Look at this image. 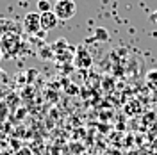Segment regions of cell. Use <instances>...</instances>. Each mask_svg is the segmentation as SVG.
I'll use <instances>...</instances> for the list:
<instances>
[{
	"mask_svg": "<svg viewBox=\"0 0 157 155\" xmlns=\"http://www.w3.org/2000/svg\"><path fill=\"white\" fill-rule=\"evenodd\" d=\"M52 11L57 14L59 21H68L77 14V4L73 0H56Z\"/></svg>",
	"mask_w": 157,
	"mask_h": 155,
	"instance_id": "cell-1",
	"label": "cell"
},
{
	"mask_svg": "<svg viewBox=\"0 0 157 155\" xmlns=\"http://www.w3.org/2000/svg\"><path fill=\"white\" fill-rule=\"evenodd\" d=\"M21 48V41H20L18 36L14 34H4L0 38V50L4 54V57H13L16 55Z\"/></svg>",
	"mask_w": 157,
	"mask_h": 155,
	"instance_id": "cell-2",
	"label": "cell"
},
{
	"mask_svg": "<svg viewBox=\"0 0 157 155\" xmlns=\"http://www.w3.org/2000/svg\"><path fill=\"white\" fill-rule=\"evenodd\" d=\"M23 29L29 34H39L41 32V18L39 13H27V16L23 18Z\"/></svg>",
	"mask_w": 157,
	"mask_h": 155,
	"instance_id": "cell-3",
	"label": "cell"
},
{
	"mask_svg": "<svg viewBox=\"0 0 157 155\" xmlns=\"http://www.w3.org/2000/svg\"><path fill=\"white\" fill-rule=\"evenodd\" d=\"M39 18H41V30L43 32H48V30H54L57 27L59 18L54 11H47V13H39Z\"/></svg>",
	"mask_w": 157,
	"mask_h": 155,
	"instance_id": "cell-4",
	"label": "cell"
},
{
	"mask_svg": "<svg viewBox=\"0 0 157 155\" xmlns=\"http://www.w3.org/2000/svg\"><path fill=\"white\" fill-rule=\"evenodd\" d=\"M91 64H93V59L89 55V52L80 47V48L77 50V55H75V66L80 68V70H86V68H89Z\"/></svg>",
	"mask_w": 157,
	"mask_h": 155,
	"instance_id": "cell-5",
	"label": "cell"
},
{
	"mask_svg": "<svg viewBox=\"0 0 157 155\" xmlns=\"http://www.w3.org/2000/svg\"><path fill=\"white\" fill-rule=\"evenodd\" d=\"M52 11V4L48 0H38V13H47Z\"/></svg>",
	"mask_w": 157,
	"mask_h": 155,
	"instance_id": "cell-6",
	"label": "cell"
},
{
	"mask_svg": "<svg viewBox=\"0 0 157 155\" xmlns=\"http://www.w3.org/2000/svg\"><path fill=\"white\" fill-rule=\"evenodd\" d=\"M95 39H102V41H107L109 39V34L105 29H97V32H95Z\"/></svg>",
	"mask_w": 157,
	"mask_h": 155,
	"instance_id": "cell-7",
	"label": "cell"
},
{
	"mask_svg": "<svg viewBox=\"0 0 157 155\" xmlns=\"http://www.w3.org/2000/svg\"><path fill=\"white\" fill-rule=\"evenodd\" d=\"M150 20H152V21H157V9L154 11L152 14H150Z\"/></svg>",
	"mask_w": 157,
	"mask_h": 155,
	"instance_id": "cell-8",
	"label": "cell"
},
{
	"mask_svg": "<svg viewBox=\"0 0 157 155\" xmlns=\"http://www.w3.org/2000/svg\"><path fill=\"white\" fill-rule=\"evenodd\" d=\"M2 57H4V54H2V50H0V61H2Z\"/></svg>",
	"mask_w": 157,
	"mask_h": 155,
	"instance_id": "cell-9",
	"label": "cell"
}]
</instances>
